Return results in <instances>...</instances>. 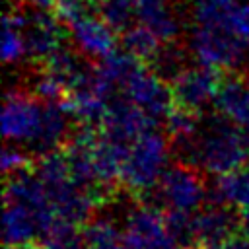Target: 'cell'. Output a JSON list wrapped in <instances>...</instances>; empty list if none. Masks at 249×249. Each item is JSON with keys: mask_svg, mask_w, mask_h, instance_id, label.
I'll return each instance as SVG.
<instances>
[{"mask_svg": "<svg viewBox=\"0 0 249 249\" xmlns=\"http://www.w3.org/2000/svg\"><path fill=\"white\" fill-rule=\"evenodd\" d=\"M173 146L181 161L212 175H224L249 161V130L239 128L222 115L220 119H206L193 136L173 140Z\"/></svg>", "mask_w": 249, "mask_h": 249, "instance_id": "1", "label": "cell"}, {"mask_svg": "<svg viewBox=\"0 0 249 249\" xmlns=\"http://www.w3.org/2000/svg\"><path fill=\"white\" fill-rule=\"evenodd\" d=\"M171 144L169 140L150 128L128 144L121 181L136 196L150 193L169 167Z\"/></svg>", "mask_w": 249, "mask_h": 249, "instance_id": "2", "label": "cell"}, {"mask_svg": "<svg viewBox=\"0 0 249 249\" xmlns=\"http://www.w3.org/2000/svg\"><path fill=\"white\" fill-rule=\"evenodd\" d=\"M189 49L198 64L216 68L220 72L235 70L243 62L247 51V47L226 25L206 23H196L191 33Z\"/></svg>", "mask_w": 249, "mask_h": 249, "instance_id": "3", "label": "cell"}, {"mask_svg": "<svg viewBox=\"0 0 249 249\" xmlns=\"http://www.w3.org/2000/svg\"><path fill=\"white\" fill-rule=\"evenodd\" d=\"M158 198L167 210L196 212L206 198L202 173L187 161L169 165L158 183Z\"/></svg>", "mask_w": 249, "mask_h": 249, "instance_id": "4", "label": "cell"}, {"mask_svg": "<svg viewBox=\"0 0 249 249\" xmlns=\"http://www.w3.org/2000/svg\"><path fill=\"white\" fill-rule=\"evenodd\" d=\"M45 101L31 91L10 89L2 107V134L16 144L33 146L43 124Z\"/></svg>", "mask_w": 249, "mask_h": 249, "instance_id": "5", "label": "cell"}, {"mask_svg": "<svg viewBox=\"0 0 249 249\" xmlns=\"http://www.w3.org/2000/svg\"><path fill=\"white\" fill-rule=\"evenodd\" d=\"M126 249H185L165 224V216L148 204L134 206L124 220Z\"/></svg>", "mask_w": 249, "mask_h": 249, "instance_id": "6", "label": "cell"}, {"mask_svg": "<svg viewBox=\"0 0 249 249\" xmlns=\"http://www.w3.org/2000/svg\"><path fill=\"white\" fill-rule=\"evenodd\" d=\"M222 72L210 66H185L177 76L169 80L173 105L200 113L206 105L214 103Z\"/></svg>", "mask_w": 249, "mask_h": 249, "instance_id": "7", "label": "cell"}, {"mask_svg": "<svg viewBox=\"0 0 249 249\" xmlns=\"http://www.w3.org/2000/svg\"><path fill=\"white\" fill-rule=\"evenodd\" d=\"M23 10V39H25V51L29 58L37 64L47 60L54 51H58L66 39V25L56 19L54 14H45L41 10H29L23 2H18Z\"/></svg>", "mask_w": 249, "mask_h": 249, "instance_id": "8", "label": "cell"}, {"mask_svg": "<svg viewBox=\"0 0 249 249\" xmlns=\"http://www.w3.org/2000/svg\"><path fill=\"white\" fill-rule=\"evenodd\" d=\"M124 93L130 101L142 107L150 117L165 119L167 113L173 109L171 88L165 78H161L156 70L148 64H142L124 84Z\"/></svg>", "mask_w": 249, "mask_h": 249, "instance_id": "9", "label": "cell"}, {"mask_svg": "<svg viewBox=\"0 0 249 249\" xmlns=\"http://www.w3.org/2000/svg\"><path fill=\"white\" fill-rule=\"evenodd\" d=\"M4 200L19 202L31 208L37 214L43 231H47L51 224L56 220V212L53 208L47 185L31 169H23V171L8 175V181L4 187Z\"/></svg>", "mask_w": 249, "mask_h": 249, "instance_id": "10", "label": "cell"}, {"mask_svg": "<svg viewBox=\"0 0 249 249\" xmlns=\"http://www.w3.org/2000/svg\"><path fill=\"white\" fill-rule=\"evenodd\" d=\"M241 220L233 216L228 204L214 202L212 206L193 212V247L222 249V245L237 233Z\"/></svg>", "mask_w": 249, "mask_h": 249, "instance_id": "11", "label": "cell"}, {"mask_svg": "<svg viewBox=\"0 0 249 249\" xmlns=\"http://www.w3.org/2000/svg\"><path fill=\"white\" fill-rule=\"evenodd\" d=\"M103 124V134L121 142H132L146 130L154 128L156 119L150 117L142 107H138L134 101L113 97L107 105L105 117L101 121Z\"/></svg>", "mask_w": 249, "mask_h": 249, "instance_id": "12", "label": "cell"}, {"mask_svg": "<svg viewBox=\"0 0 249 249\" xmlns=\"http://www.w3.org/2000/svg\"><path fill=\"white\" fill-rule=\"evenodd\" d=\"M68 33L78 54L88 60H101L103 56L113 53L119 39V33L109 23H105L99 16L91 14H86L74 23H70Z\"/></svg>", "mask_w": 249, "mask_h": 249, "instance_id": "13", "label": "cell"}, {"mask_svg": "<svg viewBox=\"0 0 249 249\" xmlns=\"http://www.w3.org/2000/svg\"><path fill=\"white\" fill-rule=\"evenodd\" d=\"M214 107L222 117H226L239 128L249 130V80L235 74L233 70L224 72Z\"/></svg>", "mask_w": 249, "mask_h": 249, "instance_id": "14", "label": "cell"}, {"mask_svg": "<svg viewBox=\"0 0 249 249\" xmlns=\"http://www.w3.org/2000/svg\"><path fill=\"white\" fill-rule=\"evenodd\" d=\"M89 78H91V74H89ZM58 103L68 113V117L74 119L76 123H80V124H101V121L105 117V111H107V105H109V99L103 97L97 89H93L89 80H88L84 86L70 89Z\"/></svg>", "mask_w": 249, "mask_h": 249, "instance_id": "15", "label": "cell"}, {"mask_svg": "<svg viewBox=\"0 0 249 249\" xmlns=\"http://www.w3.org/2000/svg\"><path fill=\"white\" fill-rule=\"evenodd\" d=\"M4 243L6 245H29L39 233H43L41 222L37 214L19 204V202H10L4 200Z\"/></svg>", "mask_w": 249, "mask_h": 249, "instance_id": "16", "label": "cell"}, {"mask_svg": "<svg viewBox=\"0 0 249 249\" xmlns=\"http://www.w3.org/2000/svg\"><path fill=\"white\" fill-rule=\"evenodd\" d=\"M126 152H128L126 142L109 138L105 134L103 138H97L93 146V167H95V179L101 187L109 189L117 179H121Z\"/></svg>", "mask_w": 249, "mask_h": 249, "instance_id": "17", "label": "cell"}, {"mask_svg": "<svg viewBox=\"0 0 249 249\" xmlns=\"http://www.w3.org/2000/svg\"><path fill=\"white\" fill-rule=\"evenodd\" d=\"M136 18L148 25L161 41H177L179 23L171 16L165 0H134Z\"/></svg>", "mask_w": 249, "mask_h": 249, "instance_id": "18", "label": "cell"}, {"mask_svg": "<svg viewBox=\"0 0 249 249\" xmlns=\"http://www.w3.org/2000/svg\"><path fill=\"white\" fill-rule=\"evenodd\" d=\"M66 138H68V113L60 107V103L45 101L41 132L31 148L37 154H45V152L56 150L60 146V142Z\"/></svg>", "mask_w": 249, "mask_h": 249, "instance_id": "19", "label": "cell"}, {"mask_svg": "<svg viewBox=\"0 0 249 249\" xmlns=\"http://www.w3.org/2000/svg\"><path fill=\"white\" fill-rule=\"evenodd\" d=\"M212 198L218 204L237 206L239 210L249 206V167L243 165L218 175L212 187Z\"/></svg>", "mask_w": 249, "mask_h": 249, "instance_id": "20", "label": "cell"}, {"mask_svg": "<svg viewBox=\"0 0 249 249\" xmlns=\"http://www.w3.org/2000/svg\"><path fill=\"white\" fill-rule=\"evenodd\" d=\"M121 43L123 49L128 51L132 56H136L138 60H142L144 64H150L152 58L158 54V51L161 49L163 41L142 21L132 23L126 31H123L121 35Z\"/></svg>", "mask_w": 249, "mask_h": 249, "instance_id": "21", "label": "cell"}, {"mask_svg": "<svg viewBox=\"0 0 249 249\" xmlns=\"http://www.w3.org/2000/svg\"><path fill=\"white\" fill-rule=\"evenodd\" d=\"M86 249H126L124 231L111 218H93L82 230Z\"/></svg>", "mask_w": 249, "mask_h": 249, "instance_id": "22", "label": "cell"}, {"mask_svg": "<svg viewBox=\"0 0 249 249\" xmlns=\"http://www.w3.org/2000/svg\"><path fill=\"white\" fill-rule=\"evenodd\" d=\"M144 62L138 60L136 56H132L128 51H113L107 56H103L97 62V72L103 76L105 82H109L115 89L117 88H124L126 80L142 66Z\"/></svg>", "mask_w": 249, "mask_h": 249, "instance_id": "23", "label": "cell"}, {"mask_svg": "<svg viewBox=\"0 0 249 249\" xmlns=\"http://www.w3.org/2000/svg\"><path fill=\"white\" fill-rule=\"evenodd\" d=\"M68 220L56 218L47 231H43V245L41 249H86L84 235Z\"/></svg>", "mask_w": 249, "mask_h": 249, "instance_id": "24", "label": "cell"}, {"mask_svg": "<svg viewBox=\"0 0 249 249\" xmlns=\"http://www.w3.org/2000/svg\"><path fill=\"white\" fill-rule=\"evenodd\" d=\"M97 16L121 35L134 23V0H105L97 6Z\"/></svg>", "mask_w": 249, "mask_h": 249, "instance_id": "25", "label": "cell"}, {"mask_svg": "<svg viewBox=\"0 0 249 249\" xmlns=\"http://www.w3.org/2000/svg\"><path fill=\"white\" fill-rule=\"evenodd\" d=\"M198 113L175 107L167 113L165 117V130L171 136V140H181V138H189L196 132L198 128Z\"/></svg>", "mask_w": 249, "mask_h": 249, "instance_id": "26", "label": "cell"}, {"mask_svg": "<svg viewBox=\"0 0 249 249\" xmlns=\"http://www.w3.org/2000/svg\"><path fill=\"white\" fill-rule=\"evenodd\" d=\"M226 27L249 49V0L233 2L226 19Z\"/></svg>", "mask_w": 249, "mask_h": 249, "instance_id": "27", "label": "cell"}, {"mask_svg": "<svg viewBox=\"0 0 249 249\" xmlns=\"http://www.w3.org/2000/svg\"><path fill=\"white\" fill-rule=\"evenodd\" d=\"M51 12L56 16L58 21H62L68 27L82 16L89 14V4L86 0H54Z\"/></svg>", "mask_w": 249, "mask_h": 249, "instance_id": "28", "label": "cell"}, {"mask_svg": "<svg viewBox=\"0 0 249 249\" xmlns=\"http://www.w3.org/2000/svg\"><path fill=\"white\" fill-rule=\"evenodd\" d=\"M31 165V160L29 156L18 148V146H6L2 150V169L6 175H12V173H18V171H23V169H29Z\"/></svg>", "mask_w": 249, "mask_h": 249, "instance_id": "29", "label": "cell"}, {"mask_svg": "<svg viewBox=\"0 0 249 249\" xmlns=\"http://www.w3.org/2000/svg\"><path fill=\"white\" fill-rule=\"evenodd\" d=\"M222 249H249V235H241V233H235L233 237H230Z\"/></svg>", "mask_w": 249, "mask_h": 249, "instance_id": "30", "label": "cell"}, {"mask_svg": "<svg viewBox=\"0 0 249 249\" xmlns=\"http://www.w3.org/2000/svg\"><path fill=\"white\" fill-rule=\"evenodd\" d=\"M16 2H23V4H31V6H37V8H45V10L49 8L51 10L54 0H16Z\"/></svg>", "mask_w": 249, "mask_h": 249, "instance_id": "31", "label": "cell"}, {"mask_svg": "<svg viewBox=\"0 0 249 249\" xmlns=\"http://www.w3.org/2000/svg\"><path fill=\"white\" fill-rule=\"evenodd\" d=\"M241 228L245 230V233L249 235V206H245V208H241Z\"/></svg>", "mask_w": 249, "mask_h": 249, "instance_id": "32", "label": "cell"}, {"mask_svg": "<svg viewBox=\"0 0 249 249\" xmlns=\"http://www.w3.org/2000/svg\"><path fill=\"white\" fill-rule=\"evenodd\" d=\"M6 249H35V247H31L29 243V245H6Z\"/></svg>", "mask_w": 249, "mask_h": 249, "instance_id": "33", "label": "cell"}, {"mask_svg": "<svg viewBox=\"0 0 249 249\" xmlns=\"http://www.w3.org/2000/svg\"><path fill=\"white\" fill-rule=\"evenodd\" d=\"M86 2H88L89 6H99V4H101V2H105V0H86Z\"/></svg>", "mask_w": 249, "mask_h": 249, "instance_id": "34", "label": "cell"}]
</instances>
